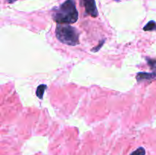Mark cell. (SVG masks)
<instances>
[{
  "instance_id": "cell-9",
  "label": "cell",
  "mask_w": 156,
  "mask_h": 155,
  "mask_svg": "<svg viewBox=\"0 0 156 155\" xmlns=\"http://www.w3.org/2000/svg\"><path fill=\"white\" fill-rule=\"evenodd\" d=\"M16 1H17V0H7L8 3H9V4H12V3L15 2Z\"/></svg>"
},
{
  "instance_id": "cell-6",
  "label": "cell",
  "mask_w": 156,
  "mask_h": 155,
  "mask_svg": "<svg viewBox=\"0 0 156 155\" xmlns=\"http://www.w3.org/2000/svg\"><path fill=\"white\" fill-rule=\"evenodd\" d=\"M143 30H144L145 31H152V30H156V22L154 21H149V23L143 27Z\"/></svg>"
},
{
  "instance_id": "cell-3",
  "label": "cell",
  "mask_w": 156,
  "mask_h": 155,
  "mask_svg": "<svg viewBox=\"0 0 156 155\" xmlns=\"http://www.w3.org/2000/svg\"><path fill=\"white\" fill-rule=\"evenodd\" d=\"M82 5L85 7V14L91 15L93 18H96L98 15L95 0H81Z\"/></svg>"
},
{
  "instance_id": "cell-8",
  "label": "cell",
  "mask_w": 156,
  "mask_h": 155,
  "mask_svg": "<svg viewBox=\"0 0 156 155\" xmlns=\"http://www.w3.org/2000/svg\"><path fill=\"white\" fill-rule=\"evenodd\" d=\"M105 40H103L101 41L100 43H99V45L97 46L94 47V49H92V50H91V52H94V53H96V52L98 51V50H100L101 48V46H103V44L105 43Z\"/></svg>"
},
{
  "instance_id": "cell-4",
  "label": "cell",
  "mask_w": 156,
  "mask_h": 155,
  "mask_svg": "<svg viewBox=\"0 0 156 155\" xmlns=\"http://www.w3.org/2000/svg\"><path fill=\"white\" fill-rule=\"evenodd\" d=\"M136 80L138 82L146 80H156V71L154 72H140L136 75Z\"/></svg>"
},
{
  "instance_id": "cell-5",
  "label": "cell",
  "mask_w": 156,
  "mask_h": 155,
  "mask_svg": "<svg viewBox=\"0 0 156 155\" xmlns=\"http://www.w3.org/2000/svg\"><path fill=\"white\" fill-rule=\"evenodd\" d=\"M47 86L46 84H40L39 86L37 87V88L36 90V95L37 96V97L39 99H41V100H42L43 97H44V92H45V90L47 89Z\"/></svg>"
},
{
  "instance_id": "cell-7",
  "label": "cell",
  "mask_w": 156,
  "mask_h": 155,
  "mask_svg": "<svg viewBox=\"0 0 156 155\" xmlns=\"http://www.w3.org/2000/svg\"><path fill=\"white\" fill-rule=\"evenodd\" d=\"M130 155H146V150H145L144 147H140L136 150H134Z\"/></svg>"
},
{
  "instance_id": "cell-2",
  "label": "cell",
  "mask_w": 156,
  "mask_h": 155,
  "mask_svg": "<svg viewBox=\"0 0 156 155\" xmlns=\"http://www.w3.org/2000/svg\"><path fill=\"white\" fill-rule=\"evenodd\" d=\"M56 36L62 43L75 46L79 44V33L76 27L68 24H57Z\"/></svg>"
},
{
  "instance_id": "cell-1",
  "label": "cell",
  "mask_w": 156,
  "mask_h": 155,
  "mask_svg": "<svg viewBox=\"0 0 156 155\" xmlns=\"http://www.w3.org/2000/svg\"><path fill=\"white\" fill-rule=\"evenodd\" d=\"M52 18L57 24H69L76 23L79 18V12L75 0H66L58 7L53 9Z\"/></svg>"
}]
</instances>
